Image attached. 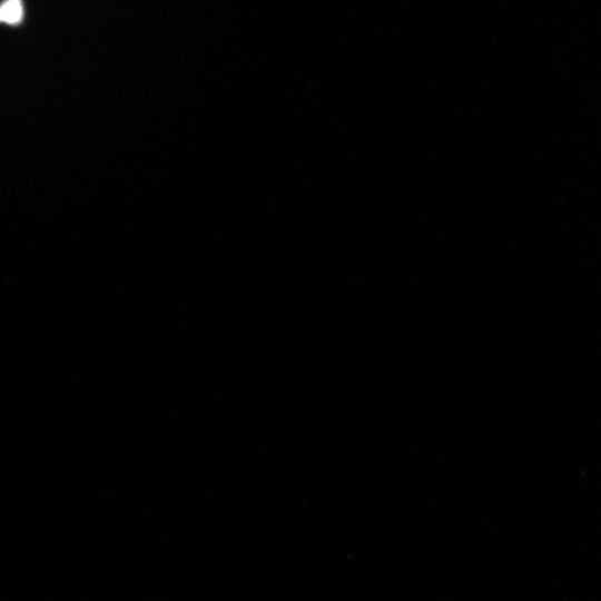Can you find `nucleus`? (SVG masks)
<instances>
[{"label": "nucleus", "mask_w": 601, "mask_h": 601, "mask_svg": "<svg viewBox=\"0 0 601 601\" xmlns=\"http://www.w3.org/2000/svg\"><path fill=\"white\" fill-rule=\"evenodd\" d=\"M22 16L21 0H6L0 4V22L14 24L21 21Z\"/></svg>", "instance_id": "1"}]
</instances>
